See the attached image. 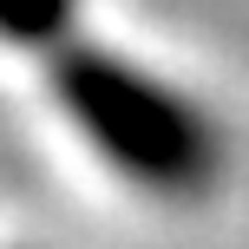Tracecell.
Returning <instances> with one entry per match:
<instances>
[{"mask_svg":"<svg viewBox=\"0 0 249 249\" xmlns=\"http://www.w3.org/2000/svg\"><path fill=\"white\" fill-rule=\"evenodd\" d=\"M79 0H0V39L13 46H53L72 26Z\"/></svg>","mask_w":249,"mask_h":249,"instance_id":"7a4b0ae2","label":"cell"},{"mask_svg":"<svg viewBox=\"0 0 249 249\" xmlns=\"http://www.w3.org/2000/svg\"><path fill=\"white\" fill-rule=\"evenodd\" d=\"M53 92L105 164L144 190H203L216 171V131L190 99L164 92L151 72L99 46H66L53 59Z\"/></svg>","mask_w":249,"mask_h":249,"instance_id":"6da1fadb","label":"cell"}]
</instances>
